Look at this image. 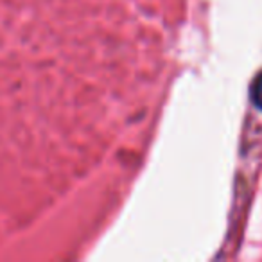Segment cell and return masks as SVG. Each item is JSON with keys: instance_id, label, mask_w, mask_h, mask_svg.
<instances>
[{"instance_id": "6da1fadb", "label": "cell", "mask_w": 262, "mask_h": 262, "mask_svg": "<svg viewBox=\"0 0 262 262\" xmlns=\"http://www.w3.org/2000/svg\"><path fill=\"white\" fill-rule=\"evenodd\" d=\"M251 99H253L255 106L262 110V74H258L253 86H251Z\"/></svg>"}]
</instances>
